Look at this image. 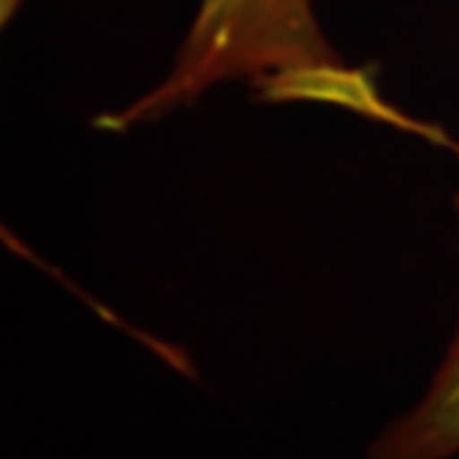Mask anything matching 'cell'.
I'll use <instances>...</instances> for the list:
<instances>
[{
    "label": "cell",
    "instance_id": "1",
    "mask_svg": "<svg viewBox=\"0 0 459 459\" xmlns=\"http://www.w3.org/2000/svg\"><path fill=\"white\" fill-rule=\"evenodd\" d=\"M225 82H250L271 102H322L398 123L376 80L332 49L312 0H199L164 80L98 117V128L156 123Z\"/></svg>",
    "mask_w": 459,
    "mask_h": 459
},
{
    "label": "cell",
    "instance_id": "2",
    "mask_svg": "<svg viewBox=\"0 0 459 459\" xmlns=\"http://www.w3.org/2000/svg\"><path fill=\"white\" fill-rule=\"evenodd\" d=\"M459 235V195L455 199ZM459 455V309L452 342L424 398L377 437L365 459H452Z\"/></svg>",
    "mask_w": 459,
    "mask_h": 459
}]
</instances>
